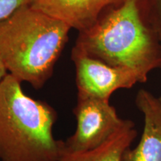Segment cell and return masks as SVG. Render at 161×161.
<instances>
[{"label":"cell","instance_id":"1","mask_svg":"<svg viewBox=\"0 0 161 161\" xmlns=\"http://www.w3.org/2000/svg\"><path fill=\"white\" fill-rule=\"evenodd\" d=\"M105 11L80 31L72 50L131 70L145 83L151 71L161 68L160 29L150 0H119Z\"/></svg>","mask_w":161,"mask_h":161},{"label":"cell","instance_id":"2","mask_svg":"<svg viewBox=\"0 0 161 161\" xmlns=\"http://www.w3.org/2000/svg\"><path fill=\"white\" fill-rule=\"evenodd\" d=\"M71 28L26 5L0 21V57L9 74L36 90L44 86Z\"/></svg>","mask_w":161,"mask_h":161},{"label":"cell","instance_id":"3","mask_svg":"<svg viewBox=\"0 0 161 161\" xmlns=\"http://www.w3.org/2000/svg\"><path fill=\"white\" fill-rule=\"evenodd\" d=\"M58 113L26 95L8 73L0 83V161H57L64 152L53 127Z\"/></svg>","mask_w":161,"mask_h":161},{"label":"cell","instance_id":"4","mask_svg":"<svg viewBox=\"0 0 161 161\" xmlns=\"http://www.w3.org/2000/svg\"><path fill=\"white\" fill-rule=\"evenodd\" d=\"M76 129L64 141V152L93 149L109 140L129 119L119 116L109 101L78 96L73 109Z\"/></svg>","mask_w":161,"mask_h":161},{"label":"cell","instance_id":"5","mask_svg":"<svg viewBox=\"0 0 161 161\" xmlns=\"http://www.w3.org/2000/svg\"><path fill=\"white\" fill-rule=\"evenodd\" d=\"M75 66L78 96L109 101L114 92L140 83L137 75L125 68L108 65L80 52H72Z\"/></svg>","mask_w":161,"mask_h":161},{"label":"cell","instance_id":"6","mask_svg":"<svg viewBox=\"0 0 161 161\" xmlns=\"http://www.w3.org/2000/svg\"><path fill=\"white\" fill-rule=\"evenodd\" d=\"M135 104L143 114V131L137 146L125 153L123 160L161 161V108L158 98L141 89L136 96Z\"/></svg>","mask_w":161,"mask_h":161},{"label":"cell","instance_id":"7","mask_svg":"<svg viewBox=\"0 0 161 161\" xmlns=\"http://www.w3.org/2000/svg\"><path fill=\"white\" fill-rule=\"evenodd\" d=\"M119 0H33L31 6L79 31L96 23L105 10Z\"/></svg>","mask_w":161,"mask_h":161},{"label":"cell","instance_id":"8","mask_svg":"<svg viewBox=\"0 0 161 161\" xmlns=\"http://www.w3.org/2000/svg\"><path fill=\"white\" fill-rule=\"evenodd\" d=\"M136 136L135 125L129 119L101 146L83 152H64L57 161H124L125 153L130 148Z\"/></svg>","mask_w":161,"mask_h":161},{"label":"cell","instance_id":"9","mask_svg":"<svg viewBox=\"0 0 161 161\" xmlns=\"http://www.w3.org/2000/svg\"><path fill=\"white\" fill-rule=\"evenodd\" d=\"M33 0H0V21L8 17L19 8L31 5Z\"/></svg>","mask_w":161,"mask_h":161},{"label":"cell","instance_id":"10","mask_svg":"<svg viewBox=\"0 0 161 161\" xmlns=\"http://www.w3.org/2000/svg\"><path fill=\"white\" fill-rule=\"evenodd\" d=\"M150 2L154 19L161 28V0H150Z\"/></svg>","mask_w":161,"mask_h":161},{"label":"cell","instance_id":"11","mask_svg":"<svg viewBox=\"0 0 161 161\" xmlns=\"http://www.w3.org/2000/svg\"><path fill=\"white\" fill-rule=\"evenodd\" d=\"M8 74V70L6 69L5 66L4 65L3 60L1 59V57H0V83L3 80L4 78L5 77V75Z\"/></svg>","mask_w":161,"mask_h":161},{"label":"cell","instance_id":"12","mask_svg":"<svg viewBox=\"0 0 161 161\" xmlns=\"http://www.w3.org/2000/svg\"><path fill=\"white\" fill-rule=\"evenodd\" d=\"M158 26H159V25H158ZM159 29H160V41H161V28L160 27V26H159ZM158 99L159 104H160V108H161V96H160V97L158 98Z\"/></svg>","mask_w":161,"mask_h":161}]
</instances>
